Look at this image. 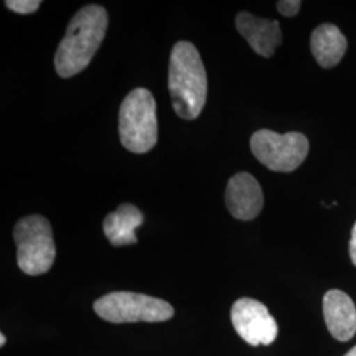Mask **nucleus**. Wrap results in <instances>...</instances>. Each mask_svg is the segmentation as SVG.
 <instances>
[{
  "label": "nucleus",
  "instance_id": "1",
  "mask_svg": "<svg viewBox=\"0 0 356 356\" xmlns=\"http://www.w3.org/2000/svg\"><path fill=\"white\" fill-rule=\"evenodd\" d=\"M107 26L108 15L103 7L91 4L81 8L70 20L66 35L56 51L57 74L70 78L85 70L101 47Z\"/></svg>",
  "mask_w": 356,
  "mask_h": 356
},
{
  "label": "nucleus",
  "instance_id": "2",
  "mask_svg": "<svg viewBox=\"0 0 356 356\" xmlns=\"http://www.w3.org/2000/svg\"><path fill=\"white\" fill-rule=\"evenodd\" d=\"M168 85L176 114L185 120L198 118L207 97V76L200 51L191 42L179 41L173 47Z\"/></svg>",
  "mask_w": 356,
  "mask_h": 356
},
{
  "label": "nucleus",
  "instance_id": "3",
  "mask_svg": "<svg viewBox=\"0 0 356 356\" xmlns=\"http://www.w3.org/2000/svg\"><path fill=\"white\" fill-rule=\"evenodd\" d=\"M119 136L124 148L134 153H147L157 143L156 101L144 88L132 90L120 106Z\"/></svg>",
  "mask_w": 356,
  "mask_h": 356
},
{
  "label": "nucleus",
  "instance_id": "4",
  "mask_svg": "<svg viewBox=\"0 0 356 356\" xmlns=\"http://www.w3.org/2000/svg\"><path fill=\"white\" fill-rule=\"evenodd\" d=\"M13 241L17 247V264L24 273L38 276L51 269L56 259V245L47 218H22L13 229Z\"/></svg>",
  "mask_w": 356,
  "mask_h": 356
},
{
  "label": "nucleus",
  "instance_id": "5",
  "mask_svg": "<svg viewBox=\"0 0 356 356\" xmlns=\"http://www.w3.org/2000/svg\"><path fill=\"white\" fill-rule=\"evenodd\" d=\"M94 310L111 323L164 322L175 316V309L164 300L132 292L106 294L94 302Z\"/></svg>",
  "mask_w": 356,
  "mask_h": 356
},
{
  "label": "nucleus",
  "instance_id": "6",
  "mask_svg": "<svg viewBox=\"0 0 356 356\" xmlns=\"http://www.w3.org/2000/svg\"><path fill=\"white\" fill-rule=\"evenodd\" d=\"M251 151L268 169L289 173L305 161L309 140L300 132L281 135L270 129H260L251 138Z\"/></svg>",
  "mask_w": 356,
  "mask_h": 356
},
{
  "label": "nucleus",
  "instance_id": "7",
  "mask_svg": "<svg viewBox=\"0 0 356 356\" xmlns=\"http://www.w3.org/2000/svg\"><path fill=\"white\" fill-rule=\"evenodd\" d=\"M231 322L239 337L251 346H269L279 334L267 306L254 298H241L231 307Z\"/></svg>",
  "mask_w": 356,
  "mask_h": 356
},
{
  "label": "nucleus",
  "instance_id": "8",
  "mask_svg": "<svg viewBox=\"0 0 356 356\" xmlns=\"http://www.w3.org/2000/svg\"><path fill=\"white\" fill-rule=\"evenodd\" d=\"M264 204L263 191L250 173H236L229 178L226 189V206L231 216L241 220H252Z\"/></svg>",
  "mask_w": 356,
  "mask_h": 356
},
{
  "label": "nucleus",
  "instance_id": "9",
  "mask_svg": "<svg viewBox=\"0 0 356 356\" xmlns=\"http://www.w3.org/2000/svg\"><path fill=\"white\" fill-rule=\"evenodd\" d=\"M236 28L257 54L269 58L282 41L280 23L257 17L252 13H241L236 16Z\"/></svg>",
  "mask_w": 356,
  "mask_h": 356
},
{
  "label": "nucleus",
  "instance_id": "10",
  "mask_svg": "<svg viewBox=\"0 0 356 356\" xmlns=\"http://www.w3.org/2000/svg\"><path fill=\"white\" fill-rule=\"evenodd\" d=\"M323 316L331 335L339 341H350L356 332V307L347 293L331 289L323 297Z\"/></svg>",
  "mask_w": 356,
  "mask_h": 356
},
{
  "label": "nucleus",
  "instance_id": "11",
  "mask_svg": "<svg viewBox=\"0 0 356 356\" xmlns=\"http://www.w3.org/2000/svg\"><path fill=\"white\" fill-rule=\"evenodd\" d=\"M144 222V216L135 204H120L116 211L108 214L103 220V231L108 242L115 247L129 245L138 242L135 235Z\"/></svg>",
  "mask_w": 356,
  "mask_h": 356
},
{
  "label": "nucleus",
  "instance_id": "12",
  "mask_svg": "<svg viewBox=\"0 0 356 356\" xmlns=\"http://www.w3.org/2000/svg\"><path fill=\"white\" fill-rule=\"evenodd\" d=\"M310 47L317 63L325 69H330L343 58L347 51V40L338 26L322 24L314 29Z\"/></svg>",
  "mask_w": 356,
  "mask_h": 356
},
{
  "label": "nucleus",
  "instance_id": "13",
  "mask_svg": "<svg viewBox=\"0 0 356 356\" xmlns=\"http://www.w3.org/2000/svg\"><path fill=\"white\" fill-rule=\"evenodd\" d=\"M41 1L38 0H7L6 6L11 11L22 15L36 13L40 7Z\"/></svg>",
  "mask_w": 356,
  "mask_h": 356
},
{
  "label": "nucleus",
  "instance_id": "14",
  "mask_svg": "<svg viewBox=\"0 0 356 356\" xmlns=\"http://www.w3.org/2000/svg\"><path fill=\"white\" fill-rule=\"evenodd\" d=\"M301 8L300 0H281L277 1V11L285 17L296 16Z\"/></svg>",
  "mask_w": 356,
  "mask_h": 356
},
{
  "label": "nucleus",
  "instance_id": "15",
  "mask_svg": "<svg viewBox=\"0 0 356 356\" xmlns=\"http://www.w3.org/2000/svg\"><path fill=\"white\" fill-rule=\"evenodd\" d=\"M350 256L351 260L356 267V222L353 227V232H351V241H350Z\"/></svg>",
  "mask_w": 356,
  "mask_h": 356
},
{
  "label": "nucleus",
  "instance_id": "16",
  "mask_svg": "<svg viewBox=\"0 0 356 356\" xmlns=\"http://www.w3.org/2000/svg\"><path fill=\"white\" fill-rule=\"evenodd\" d=\"M344 356H356V346L354 348H351Z\"/></svg>",
  "mask_w": 356,
  "mask_h": 356
},
{
  "label": "nucleus",
  "instance_id": "17",
  "mask_svg": "<svg viewBox=\"0 0 356 356\" xmlns=\"http://www.w3.org/2000/svg\"><path fill=\"white\" fill-rule=\"evenodd\" d=\"M6 343V337H4V334H0V346L3 347Z\"/></svg>",
  "mask_w": 356,
  "mask_h": 356
}]
</instances>
